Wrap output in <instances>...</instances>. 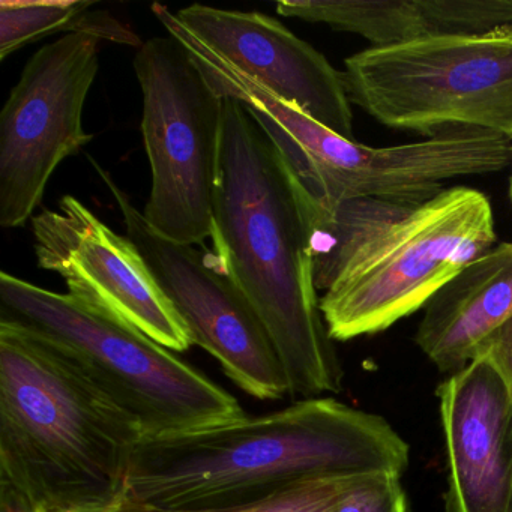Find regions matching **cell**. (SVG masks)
<instances>
[{"instance_id": "1", "label": "cell", "mask_w": 512, "mask_h": 512, "mask_svg": "<svg viewBox=\"0 0 512 512\" xmlns=\"http://www.w3.org/2000/svg\"><path fill=\"white\" fill-rule=\"evenodd\" d=\"M406 440L382 416L332 397L188 433L143 437L124 500L163 511H220L265 502L305 482L395 476Z\"/></svg>"}, {"instance_id": "2", "label": "cell", "mask_w": 512, "mask_h": 512, "mask_svg": "<svg viewBox=\"0 0 512 512\" xmlns=\"http://www.w3.org/2000/svg\"><path fill=\"white\" fill-rule=\"evenodd\" d=\"M221 100L215 262L262 320L289 397L338 394L344 371L314 284L307 190L247 109Z\"/></svg>"}, {"instance_id": "3", "label": "cell", "mask_w": 512, "mask_h": 512, "mask_svg": "<svg viewBox=\"0 0 512 512\" xmlns=\"http://www.w3.org/2000/svg\"><path fill=\"white\" fill-rule=\"evenodd\" d=\"M314 284L334 341L386 331L424 308L467 265L496 245L490 200L445 188L422 205L305 196Z\"/></svg>"}, {"instance_id": "4", "label": "cell", "mask_w": 512, "mask_h": 512, "mask_svg": "<svg viewBox=\"0 0 512 512\" xmlns=\"http://www.w3.org/2000/svg\"><path fill=\"white\" fill-rule=\"evenodd\" d=\"M142 439L61 347L0 319V481L37 511L116 508Z\"/></svg>"}, {"instance_id": "5", "label": "cell", "mask_w": 512, "mask_h": 512, "mask_svg": "<svg viewBox=\"0 0 512 512\" xmlns=\"http://www.w3.org/2000/svg\"><path fill=\"white\" fill-rule=\"evenodd\" d=\"M0 319L61 347L143 437L169 436L245 418L239 401L122 317L70 293L0 274Z\"/></svg>"}, {"instance_id": "6", "label": "cell", "mask_w": 512, "mask_h": 512, "mask_svg": "<svg viewBox=\"0 0 512 512\" xmlns=\"http://www.w3.org/2000/svg\"><path fill=\"white\" fill-rule=\"evenodd\" d=\"M341 76L350 103L385 127L512 139V25L370 47L347 58Z\"/></svg>"}, {"instance_id": "7", "label": "cell", "mask_w": 512, "mask_h": 512, "mask_svg": "<svg viewBox=\"0 0 512 512\" xmlns=\"http://www.w3.org/2000/svg\"><path fill=\"white\" fill-rule=\"evenodd\" d=\"M133 65L152 173L143 215L178 244H202L212 235L223 100L172 35L145 41Z\"/></svg>"}, {"instance_id": "8", "label": "cell", "mask_w": 512, "mask_h": 512, "mask_svg": "<svg viewBox=\"0 0 512 512\" xmlns=\"http://www.w3.org/2000/svg\"><path fill=\"white\" fill-rule=\"evenodd\" d=\"M100 40L71 32L38 50L0 115V226L35 217L55 170L94 140L83 127Z\"/></svg>"}, {"instance_id": "9", "label": "cell", "mask_w": 512, "mask_h": 512, "mask_svg": "<svg viewBox=\"0 0 512 512\" xmlns=\"http://www.w3.org/2000/svg\"><path fill=\"white\" fill-rule=\"evenodd\" d=\"M124 217L161 289L184 320L191 340L211 353L226 376L259 400L289 395L286 374L262 320L214 256L158 233L107 170L89 158Z\"/></svg>"}, {"instance_id": "10", "label": "cell", "mask_w": 512, "mask_h": 512, "mask_svg": "<svg viewBox=\"0 0 512 512\" xmlns=\"http://www.w3.org/2000/svg\"><path fill=\"white\" fill-rule=\"evenodd\" d=\"M38 266L56 272L68 293L104 308L172 352L193 346L184 320L128 236H119L73 196L32 218Z\"/></svg>"}, {"instance_id": "11", "label": "cell", "mask_w": 512, "mask_h": 512, "mask_svg": "<svg viewBox=\"0 0 512 512\" xmlns=\"http://www.w3.org/2000/svg\"><path fill=\"white\" fill-rule=\"evenodd\" d=\"M175 19L218 58L344 139L353 113L341 71L274 17L191 5Z\"/></svg>"}, {"instance_id": "12", "label": "cell", "mask_w": 512, "mask_h": 512, "mask_svg": "<svg viewBox=\"0 0 512 512\" xmlns=\"http://www.w3.org/2000/svg\"><path fill=\"white\" fill-rule=\"evenodd\" d=\"M446 452L445 512H509L512 394L484 361L437 388Z\"/></svg>"}, {"instance_id": "13", "label": "cell", "mask_w": 512, "mask_h": 512, "mask_svg": "<svg viewBox=\"0 0 512 512\" xmlns=\"http://www.w3.org/2000/svg\"><path fill=\"white\" fill-rule=\"evenodd\" d=\"M511 317L512 242H500L428 301L415 343L440 373H457Z\"/></svg>"}, {"instance_id": "14", "label": "cell", "mask_w": 512, "mask_h": 512, "mask_svg": "<svg viewBox=\"0 0 512 512\" xmlns=\"http://www.w3.org/2000/svg\"><path fill=\"white\" fill-rule=\"evenodd\" d=\"M277 13L361 35L371 47H388L512 25V0H283Z\"/></svg>"}, {"instance_id": "15", "label": "cell", "mask_w": 512, "mask_h": 512, "mask_svg": "<svg viewBox=\"0 0 512 512\" xmlns=\"http://www.w3.org/2000/svg\"><path fill=\"white\" fill-rule=\"evenodd\" d=\"M94 7L89 0H2L0 59L47 35L70 34L80 17Z\"/></svg>"}, {"instance_id": "16", "label": "cell", "mask_w": 512, "mask_h": 512, "mask_svg": "<svg viewBox=\"0 0 512 512\" xmlns=\"http://www.w3.org/2000/svg\"><path fill=\"white\" fill-rule=\"evenodd\" d=\"M365 476H350V478H329L319 481L305 482L280 496L272 497L265 502L254 505L239 506V508L220 509V511L197 512H338L341 502L350 490ZM119 512H184L163 511L151 506L122 500Z\"/></svg>"}, {"instance_id": "17", "label": "cell", "mask_w": 512, "mask_h": 512, "mask_svg": "<svg viewBox=\"0 0 512 512\" xmlns=\"http://www.w3.org/2000/svg\"><path fill=\"white\" fill-rule=\"evenodd\" d=\"M338 512H409L401 478L365 476L347 493Z\"/></svg>"}, {"instance_id": "18", "label": "cell", "mask_w": 512, "mask_h": 512, "mask_svg": "<svg viewBox=\"0 0 512 512\" xmlns=\"http://www.w3.org/2000/svg\"><path fill=\"white\" fill-rule=\"evenodd\" d=\"M475 359L490 365L512 394V317L478 347Z\"/></svg>"}, {"instance_id": "19", "label": "cell", "mask_w": 512, "mask_h": 512, "mask_svg": "<svg viewBox=\"0 0 512 512\" xmlns=\"http://www.w3.org/2000/svg\"><path fill=\"white\" fill-rule=\"evenodd\" d=\"M71 32H83L97 40L115 41V43L128 44V46L142 47L137 35L128 26L122 25L107 13H88L80 17L77 25ZM70 32V34H71Z\"/></svg>"}, {"instance_id": "20", "label": "cell", "mask_w": 512, "mask_h": 512, "mask_svg": "<svg viewBox=\"0 0 512 512\" xmlns=\"http://www.w3.org/2000/svg\"><path fill=\"white\" fill-rule=\"evenodd\" d=\"M0 512H37V509L17 488L0 481Z\"/></svg>"}, {"instance_id": "21", "label": "cell", "mask_w": 512, "mask_h": 512, "mask_svg": "<svg viewBox=\"0 0 512 512\" xmlns=\"http://www.w3.org/2000/svg\"><path fill=\"white\" fill-rule=\"evenodd\" d=\"M116 508H91V509H65V511H37V512H119Z\"/></svg>"}, {"instance_id": "22", "label": "cell", "mask_w": 512, "mask_h": 512, "mask_svg": "<svg viewBox=\"0 0 512 512\" xmlns=\"http://www.w3.org/2000/svg\"><path fill=\"white\" fill-rule=\"evenodd\" d=\"M509 199L512 202V164H511V176H509Z\"/></svg>"}, {"instance_id": "23", "label": "cell", "mask_w": 512, "mask_h": 512, "mask_svg": "<svg viewBox=\"0 0 512 512\" xmlns=\"http://www.w3.org/2000/svg\"><path fill=\"white\" fill-rule=\"evenodd\" d=\"M509 512H512V503H511V509H509Z\"/></svg>"}]
</instances>
